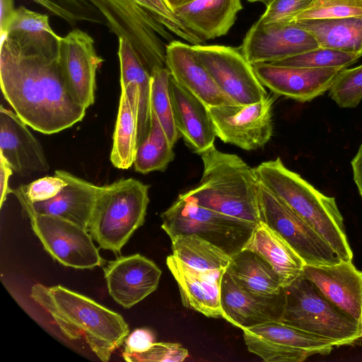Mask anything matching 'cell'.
<instances>
[{
  "label": "cell",
  "mask_w": 362,
  "mask_h": 362,
  "mask_svg": "<svg viewBox=\"0 0 362 362\" xmlns=\"http://www.w3.org/2000/svg\"><path fill=\"white\" fill-rule=\"evenodd\" d=\"M55 33L1 35L0 83L13 111L30 127L58 133L81 121L86 109L70 93Z\"/></svg>",
  "instance_id": "1"
},
{
  "label": "cell",
  "mask_w": 362,
  "mask_h": 362,
  "mask_svg": "<svg viewBox=\"0 0 362 362\" xmlns=\"http://www.w3.org/2000/svg\"><path fill=\"white\" fill-rule=\"evenodd\" d=\"M30 296L66 338L75 340L83 337L103 362L110 361L129 334L128 324L120 314L63 286L35 284Z\"/></svg>",
  "instance_id": "2"
},
{
  "label": "cell",
  "mask_w": 362,
  "mask_h": 362,
  "mask_svg": "<svg viewBox=\"0 0 362 362\" xmlns=\"http://www.w3.org/2000/svg\"><path fill=\"white\" fill-rule=\"evenodd\" d=\"M199 155L204 166L202 178L182 194L224 215L259 223L260 182L255 168L235 154L217 150L214 145Z\"/></svg>",
  "instance_id": "3"
},
{
  "label": "cell",
  "mask_w": 362,
  "mask_h": 362,
  "mask_svg": "<svg viewBox=\"0 0 362 362\" xmlns=\"http://www.w3.org/2000/svg\"><path fill=\"white\" fill-rule=\"evenodd\" d=\"M255 168L262 185L286 204L332 247L341 260L352 261L353 252L335 198L319 192L281 159L262 162Z\"/></svg>",
  "instance_id": "4"
},
{
  "label": "cell",
  "mask_w": 362,
  "mask_h": 362,
  "mask_svg": "<svg viewBox=\"0 0 362 362\" xmlns=\"http://www.w3.org/2000/svg\"><path fill=\"white\" fill-rule=\"evenodd\" d=\"M105 18L110 29L127 40L151 74L166 67V45L174 40L170 30L180 21L174 12L153 0H87Z\"/></svg>",
  "instance_id": "5"
},
{
  "label": "cell",
  "mask_w": 362,
  "mask_h": 362,
  "mask_svg": "<svg viewBox=\"0 0 362 362\" xmlns=\"http://www.w3.org/2000/svg\"><path fill=\"white\" fill-rule=\"evenodd\" d=\"M149 185L122 178L103 186L88 227L98 246L119 255L145 221Z\"/></svg>",
  "instance_id": "6"
},
{
  "label": "cell",
  "mask_w": 362,
  "mask_h": 362,
  "mask_svg": "<svg viewBox=\"0 0 362 362\" xmlns=\"http://www.w3.org/2000/svg\"><path fill=\"white\" fill-rule=\"evenodd\" d=\"M281 321L330 341L335 347L350 346L362 339V330L330 303L303 275L284 287Z\"/></svg>",
  "instance_id": "7"
},
{
  "label": "cell",
  "mask_w": 362,
  "mask_h": 362,
  "mask_svg": "<svg viewBox=\"0 0 362 362\" xmlns=\"http://www.w3.org/2000/svg\"><path fill=\"white\" fill-rule=\"evenodd\" d=\"M160 217L161 228L170 238L196 235L230 257L245 247L257 225L202 206L182 194Z\"/></svg>",
  "instance_id": "8"
},
{
  "label": "cell",
  "mask_w": 362,
  "mask_h": 362,
  "mask_svg": "<svg viewBox=\"0 0 362 362\" xmlns=\"http://www.w3.org/2000/svg\"><path fill=\"white\" fill-rule=\"evenodd\" d=\"M259 206L260 221L281 235L306 265H332L341 260L319 233L261 183Z\"/></svg>",
  "instance_id": "9"
},
{
  "label": "cell",
  "mask_w": 362,
  "mask_h": 362,
  "mask_svg": "<svg viewBox=\"0 0 362 362\" xmlns=\"http://www.w3.org/2000/svg\"><path fill=\"white\" fill-rule=\"evenodd\" d=\"M243 331L247 350L265 362H302L313 355H327L335 347L329 340L281 320L267 322Z\"/></svg>",
  "instance_id": "10"
},
{
  "label": "cell",
  "mask_w": 362,
  "mask_h": 362,
  "mask_svg": "<svg viewBox=\"0 0 362 362\" xmlns=\"http://www.w3.org/2000/svg\"><path fill=\"white\" fill-rule=\"evenodd\" d=\"M24 211L33 233L54 260L65 267L81 269L104 265L105 262L88 231L58 216Z\"/></svg>",
  "instance_id": "11"
},
{
  "label": "cell",
  "mask_w": 362,
  "mask_h": 362,
  "mask_svg": "<svg viewBox=\"0 0 362 362\" xmlns=\"http://www.w3.org/2000/svg\"><path fill=\"white\" fill-rule=\"evenodd\" d=\"M192 47L199 62L235 104H252L267 97L264 86L239 47L202 45Z\"/></svg>",
  "instance_id": "12"
},
{
  "label": "cell",
  "mask_w": 362,
  "mask_h": 362,
  "mask_svg": "<svg viewBox=\"0 0 362 362\" xmlns=\"http://www.w3.org/2000/svg\"><path fill=\"white\" fill-rule=\"evenodd\" d=\"M269 95L247 105L207 106L216 136L244 150L265 146L273 134L272 105Z\"/></svg>",
  "instance_id": "13"
},
{
  "label": "cell",
  "mask_w": 362,
  "mask_h": 362,
  "mask_svg": "<svg viewBox=\"0 0 362 362\" xmlns=\"http://www.w3.org/2000/svg\"><path fill=\"white\" fill-rule=\"evenodd\" d=\"M314 37L294 22L256 21L239 47L251 64L272 63L319 47Z\"/></svg>",
  "instance_id": "14"
},
{
  "label": "cell",
  "mask_w": 362,
  "mask_h": 362,
  "mask_svg": "<svg viewBox=\"0 0 362 362\" xmlns=\"http://www.w3.org/2000/svg\"><path fill=\"white\" fill-rule=\"evenodd\" d=\"M59 61L70 93L87 109L94 103L96 73L103 62L93 37L80 29L71 30L61 38Z\"/></svg>",
  "instance_id": "15"
},
{
  "label": "cell",
  "mask_w": 362,
  "mask_h": 362,
  "mask_svg": "<svg viewBox=\"0 0 362 362\" xmlns=\"http://www.w3.org/2000/svg\"><path fill=\"white\" fill-rule=\"evenodd\" d=\"M54 175L63 179L66 185L54 197L43 202H30L21 187L12 190L23 211L38 214L58 216L88 231L93 213L102 187L78 177L64 170Z\"/></svg>",
  "instance_id": "16"
},
{
  "label": "cell",
  "mask_w": 362,
  "mask_h": 362,
  "mask_svg": "<svg viewBox=\"0 0 362 362\" xmlns=\"http://www.w3.org/2000/svg\"><path fill=\"white\" fill-rule=\"evenodd\" d=\"M103 272L110 296L127 309L154 292L162 274L152 260L138 253L108 262Z\"/></svg>",
  "instance_id": "17"
},
{
  "label": "cell",
  "mask_w": 362,
  "mask_h": 362,
  "mask_svg": "<svg viewBox=\"0 0 362 362\" xmlns=\"http://www.w3.org/2000/svg\"><path fill=\"white\" fill-rule=\"evenodd\" d=\"M252 65L264 87L276 95L302 103L323 95L341 70L338 68L286 66L271 63Z\"/></svg>",
  "instance_id": "18"
},
{
  "label": "cell",
  "mask_w": 362,
  "mask_h": 362,
  "mask_svg": "<svg viewBox=\"0 0 362 362\" xmlns=\"http://www.w3.org/2000/svg\"><path fill=\"white\" fill-rule=\"evenodd\" d=\"M303 275L362 330V270L352 261L340 260L332 265L305 264Z\"/></svg>",
  "instance_id": "19"
},
{
  "label": "cell",
  "mask_w": 362,
  "mask_h": 362,
  "mask_svg": "<svg viewBox=\"0 0 362 362\" xmlns=\"http://www.w3.org/2000/svg\"><path fill=\"white\" fill-rule=\"evenodd\" d=\"M29 127L13 111L0 107V155L21 177L47 172L49 165L43 148Z\"/></svg>",
  "instance_id": "20"
},
{
  "label": "cell",
  "mask_w": 362,
  "mask_h": 362,
  "mask_svg": "<svg viewBox=\"0 0 362 362\" xmlns=\"http://www.w3.org/2000/svg\"><path fill=\"white\" fill-rule=\"evenodd\" d=\"M222 318L245 329L269 321L281 320L285 302L284 288L274 296L250 292L232 278L227 270L221 280Z\"/></svg>",
  "instance_id": "21"
},
{
  "label": "cell",
  "mask_w": 362,
  "mask_h": 362,
  "mask_svg": "<svg viewBox=\"0 0 362 362\" xmlns=\"http://www.w3.org/2000/svg\"><path fill=\"white\" fill-rule=\"evenodd\" d=\"M166 264L177 284L185 308L208 317H222L221 291L225 271L195 269L173 255L167 257Z\"/></svg>",
  "instance_id": "22"
},
{
  "label": "cell",
  "mask_w": 362,
  "mask_h": 362,
  "mask_svg": "<svg viewBox=\"0 0 362 362\" xmlns=\"http://www.w3.org/2000/svg\"><path fill=\"white\" fill-rule=\"evenodd\" d=\"M165 65L172 77L206 106L233 105L194 55L192 45L173 40L166 45Z\"/></svg>",
  "instance_id": "23"
},
{
  "label": "cell",
  "mask_w": 362,
  "mask_h": 362,
  "mask_svg": "<svg viewBox=\"0 0 362 362\" xmlns=\"http://www.w3.org/2000/svg\"><path fill=\"white\" fill-rule=\"evenodd\" d=\"M170 92L177 131L198 154L212 146L216 136L207 106L170 75Z\"/></svg>",
  "instance_id": "24"
},
{
  "label": "cell",
  "mask_w": 362,
  "mask_h": 362,
  "mask_svg": "<svg viewBox=\"0 0 362 362\" xmlns=\"http://www.w3.org/2000/svg\"><path fill=\"white\" fill-rule=\"evenodd\" d=\"M118 39L121 90L125 93L138 115L139 146L148 135L151 126V74L130 43L124 38Z\"/></svg>",
  "instance_id": "25"
},
{
  "label": "cell",
  "mask_w": 362,
  "mask_h": 362,
  "mask_svg": "<svg viewBox=\"0 0 362 362\" xmlns=\"http://www.w3.org/2000/svg\"><path fill=\"white\" fill-rule=\"evenodd\" d=\"M242 9L241 0H195L173 12L189 30L208 40L226 35Z\"/></svg>",
  "instance_id": "26"
},
{
  "label": "cell",
  "mask_w": 362,
  "mask_h": 362,
  "mask_svg": "<svg viewBox=\"0 0 362 362\" xmlns=\"http://www.w3.org/2000/svg\"><path fill=\"white\" fill-rule=\"evenodd\" d=\"M265 259L278 275L284 288L301 276L305 263L276 231L260 221L245 245Z\"/></svg>",
  "instance_id": "27"
},
{
  "label": "cell",
  "mask_w": 362,
  "mask_h": 362,
  "mask_svg": "<svg viewBox=\"0 0 362 362\" xmlns=\"http://www.w3.org/2000/svg\"><path fill=\"white\" fill-rule=\"evenodd\" d=\"M226 270L238 285L253 293L274 296L284 291L271 265L250 250L243 248L233 256Z\"/></svg>",
  "instance_id": "28"
},
{
  "label": "cell",
  "mask_w": 362,
  "mask_h": 362,
  "mask_svg": "<svg viewBox=\"0 0 362 362\" xmlns=\"http://www.w3.org/2000/svg\"><path fill=\"white\" fill-rule=\"evenodd\" d=\"M293 22L310 33L321 47L362 53V17Z\"/></svg>",
  "instance_id": "29"
},
{
  "label": "cell",
  "mask_w": 362,
  "mask_h": 362,
  "mask_svg": "<svg viewBox=\"0 0 362 362\" xmlns=\"http://www.w3.org/2000/svg\"><path fill=\"white\" fill-rule=\"evenodd\" d=\"M171 240L173 255L198 270L226 271L232 257L220 247L196 235H180Z\"/></svg>",
  "instance_id": "30"
},
{
  "label": "cell",
  "mask_w": 362,
  "mask_h": 362,
  "mask_svg": "<svg viewBox=\"0 0 362 362\" xmlns=\"http://www.w3.org/2000/svg\"><path fill=\"white\" fill-rule=\"evenodd\" d=\"M137 117L127 95L121 90L110 153L111 163L117 168L126 170L134 165L138 146Z\"/></svg>",
  "instance_id": "31"
},
{
  "label": "cell",
  "mask_w": 362,
  "mask_h": 362,
  "mask_svg": "<svg viewBox=\"0 0 362 362\" xmlns=\"http://www.w3.org/2000/svg\"><path fill=\"white\" fill-rule=\"evenodd\" d=\"M175 157L170 143L157 116L151 111L148 135L138 146L134 162V169L141 174L164 171Z\"/></svg>",
  "instance_id": "32"
},
{
  "label": "cell",
  "mask_w": 362,
  "mask_h": 362,
  "mask_svg": "<svg viewBox=\"0 0 362 362\" xmlns=\"http://www.w3.org/2000/svg\"><path fill=\"white\" fill-rule=\"evenodd\" d=\"M170 73L167 67L151 73V107L157 116L170 143L174 146L180 135L177 131L170 92Z\"/></svg>",
  "instance_id": "33"
},
{
  "label": "cell",
  "mask_w": 362,
  "mask_h": 362,
  "mask_svg": "<svg viewBox=\"0 0 362 362\" xmlns=\"http://www.w3.org/2000/svg\"><path fill=\"white\" fill-rule=\"evenodd\" d=\"M362 53H351L319 47L302 54L271 64L304 68L346 69L356 62Z\"/></svg>",
  "instance_id": "34"
},
{
  "label": "cell",
  "mask_w": 362,
  "mask_h": 362,
  "mask_svg": "<svg viewBox=\"0 0 362 362\" xmlns=\"http://www.w3.org/2000/svg\"><path fill=\"white\" fill-rule=\"evenodd\" d=\"M71 25L86 21L108 26L103 15L87 0H32Z\"/></svg>",
  "instance_id": "35"
},
{
  "label": "cell",
  "mask_w": 362,
  "mask_h": 362,
  "mask_svg": "<svg viewBox=\"0 0 362 362\" xmlns=\"http://www.w3.org/2000/svg\"><path fill=\"white\" fill-rule=\"evenodd\" d=\"M328 90L329 96L339 107H357L362 100V64L341 69Z\"/></svg>",
  "instance_id": "36"
},
{
  "label": "cell",
  "mask_w": 362,
  "mask_h": 362,
  "mask_svg": "<svg viewBox=\"0 0 362 362\" xmlns=\"http://www.w3.org/2000/svg\"><path fill=\"white\" fill-rule=\"evenodd\" d=\"M362 17V0H313L293 21Z\"/></svg>",
  "instance_id": "37"
},
{
  "label": "cell",
  "mask_w": 362,
  "mask_h": 362,
  "mask_svg": "<svg viewBox=\"0 0 362 362\" xmlns=\"http://www.w3.org/2000/svg\"><path fill=\"white\" fill-rule=\"evenodd\" d=\"M188 356L187 349L182 344L172 342H155L142 353H122L128 362H181Z\"/></svg>",
  "instance_id": "38"
},
{
  "label": "cell",
  "mask_w": 362,
  "mask_h": 362,
  "mask_svg": "<svg viewBox=\"0 0 362 362\" xmlns=\"http://www.w3.org/2000/svg\"><path fill=\"white\" fill-rule=\"evenodd\" d=\"M8 33L40 35L54 32L49 25L48 15L20 6L16 8L5 34Z\"/></svg>",
  "instance_id": "39"
},
{
  "label": "cell",
  "mask_w": 362,
  "mask_h": 362,
  "mask_svg": "<svg viewBox=\"0 0 362 362\" xmlns=\"http://www.w3.org/2000/svg\"><path fill=\"white\" fill-rule=\"evenodd\" d=\"M313 0H273L259 21L263 23L291 22L310 6Z\"/></svg>",
  "instance_id": "40"
},
{
  "label": "cell",
  "mask_w": 362,
  "mask_h": 362,
  "mask_svg": "<svg viewBox=\"0 0 362 362\" xmlns=\"http://www.w3.org/2000/svg\"><path fill=\"white\" fill-rule=\"evenodd\" d=\"M66 185V182L63 179L54 175L37 179L21 187L27 199L35 203L55 197Z\"/></svg>",
  "instance_id": "41"
},
{
  "label": "cell",
  "mask_w": 362,
  "mask_h": 362,
  "mask_svg": "<svg viewBox=\"0 0 362 362\" xmlns=\"http://www.w3.org/2000/svg\"><path fill=\"white\" fill-rule=\"evenodd\" d=\"M156 342L154 333L147 328H139L128 334L124 341L122 352L128 354L142 353L147 351Z\"/></svg>",
  "instance_id": "42"
},
{
  "label": "cell",
  "mask_w": 362,
  "mask_h": 362,
  "mask_svg": "<svg viewBox=\"0 0 362 362\" xmlns=\"http://www.w3.org/2000/svg\"><path fill=\"white\" fill-rule=\"evenodd\" d=\"M13 170L6 161V160L0 155V206L2 207L6 201L7 195L12 193V190L8 187V180L13 174Z\"/></svg>",
  "instance_id": "43"
},
{
  "label": "cell",
  "mask_w": 362,
  "mask_h": 362,
  "mask_svg": "<svg viewBox=\"0 0 362 362\" xmlns=\"http://www.w3.org/2000/svg\"><path fill=\"white\" fill-rule=\"evenodd\" d=\"M14 0H0V30L1 35L6 33L16 8Z\"/></svg>",
  "instance_id": "44"
},
{
  "label": "cell",
  "mask_w": 362,
  "mask_h": 362,
  "mask_svg": "<svg viewBox=\"0 0 362 362\" xmlns=\"http://www.w3.org/2000/svg\"><path fill=\"white\" fill-rule=\"evenodd\" d=\"M351 163L354 180L362 198V143Z\"/></svg>",
  "instance_id": "45"
},
{
  "label": "cell",
  "mask_w": 362,
  "mask_h": 362,
  "mask_svg": "<svg viewBox=\"0 0 362 362\" xmlns=\"http://www.w3.org/2000/svg\"><path fill=\"white\" fill-rule=\"evenodd\" d=\"M168 7L173 11L174 9L189 4L195 0H164Z\"/></svg>",
  "instance_id": "46"
},
{
  "label": "cell",
  "mask_w": 362,
  "mask_h": 362,
  "mask_svg": "<svg viewBox=\"0 0 362 362\" xmlns=\"http://www.w3.org/2000/svg\"><path fill=\"white\" fill-rule=\"evenodd\" d=\"M249 2L255 3V2H260L264 4L265 6H267L269 3H271L273 0H247Z\"/></svg>",
  "instance_id": "47"
}]
</instances>
